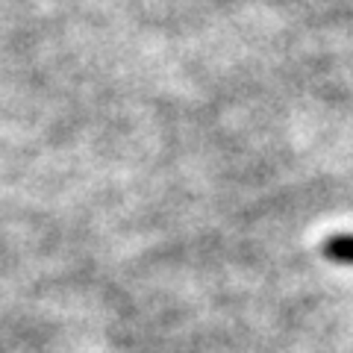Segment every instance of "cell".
<instances>
[{
    "label": "cell",
    "mask_w": 353,
    "mask_h": 353,
    "mask_svg": "<svg viewBox=\"0 0 353 353\" xmlns=\"http://www.w3.org/2000/svg\"><path fill=\"white\" fill-rule=\"evenodd\" d=\"M324 256L336 265H353V236L350 233H339V236H330L324 241Z\"/></svg>",
    "instance_id": "obj_1"
}]
</instances>
